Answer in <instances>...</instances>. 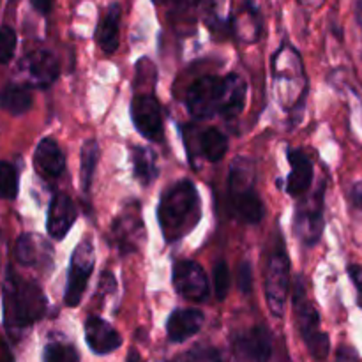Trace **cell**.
Wrapping results in <instances>:
<instances>
[{
    "label": "cell",
    "instance_id": "2e32d148",
    "mask_svg": "<svg viewBox=\"0 0 362 362\" xmlns=\"http://www.w3.org/2000/svg\"><path fill=\"white\" fill-rule=\"evenodd\" d=\"M34 165L39 173L45 177H59L66 168V158L60 151L59 144L53 138H45L39 141L34 154Z\"/></svg>",
    "mask_w": 362,
    "mask_h": 362
},
{
    "label": "cell",
    "instance_id": "9c48e42d",
    "mask_svg": "<svg viewBox=\"0 0 362 362\" xmlns=\"http://www.w3.org/2000/svg\"><path fill=\"white\" fill-rule=\"evenodd\" d=\"M131 117L138 133L147 140L161 141L165 127H163V113L158 99L152 94H140L133 99Z\"/></svg>",
    "mask_w": 362,
    "mask_h": 362
},
{
    "label": "cell",
    "instance_id": "7a4b0ae2",
    "mask_svg": "<svg viewBox=\"0 0 362 362\" xmlns=\"http://www.w3.org/2000/svg\"><path fill=\"white\" fill-rule=\"evenodd\" d=\"M158 219L166 243L186 235L200 219V197L191 180H179L163 193Z\"/></svg>",
    "mask_w": 362,
    "mask_h": 362
},
{
    "label": "cell",
    "instance_id": "484cf974",
    "mask_svg": "<svg viewBox=\"0 0 362 362\" xmlns=\"http://www.w3.org/2000/svg\"><path fill=\"white\" fill-rule=\"evenodd\" d=\"M45 362H78V352L71 345L52 343L45 350Z\"/></svg>",
    "mask_w": 362,
    "mask_h": 362
},
{
    "label": "cell",
    "instance_id": "1f68e13d",
    "mask_svg": "<svg viewBox=\"0 0 362 362\" xmlns=\"http://www.w3.org/2000/svg\"><path fill=\"white\" fill-rule=\"evenodd\" d=\"M350 202L357 211H362V180L354 184L352 189H350Z\"/></svg>",
    "mask_w": 362,
    "mask_h": 362
},
{
    "label": "cell",
    "instance_id": "8d00e7d4",
    "mask_svg": "<svg viewBox=\"0 0 362 362\" xmlns=\"http://www.w3.org/2000/svg\"><path fill=\"white\" fill-rule=\"evenodd\" d=\"M357 16H359V21L362 25V0H359V6H357Z\"/></svg>",
    "mask_w": 362,
    "mask_h": 362
},
{
    "label": "cell",
    "instance_id": "e575fe53",
    "mask_svg": "<svg viewBox=\"0 0 362 362\" xmlns=\"http://www.w3.org/2000/svg\"><path fill=\"white\" fill-rule=\"evenodd\" d=\"M163 2H172V4H175L179 9H186V7L197 6L198 0H163Z\"/></svg>",
    "mask_w": 362,
    "mask_h": 362
},
{
    "label": "cell",
    "instance_id": "5b68a950",
    "mask_svg": "<svg viewBox=\"0 0 362 362\" xmlns=\"http://www.w3.org/2000/svg\"><path fill=\"white\" fill-rule=\"evenodd\" d=\"M293 310H296L297 325L311 357L315 361H325L331 352V339L327 332L320 329V315L308 299L306 286L300 276H297L296 286H293Z\"/></svg>",
    "mask_w": 362,
    "mask_h": 362
},
{
    "label": "cell",
    "instance_id": "5bb4252c",
    "mask_svg": "<svg viewBox=\"0 0 362 362\" xmlns=\"http://www.w3.org/2000/svg\"><path fill=\"white\" fill-rule=\"evenodd\" d=\"M23 66L30 81L37 87H49L59 78V62L48 49L32 52L23 60Z\"/></svg>",
    "mask_w": 362,
    "mask_h": 362
},
{
    "label": "cell",
    "instance_id": "6da1fadb",
    "mask_svg": "<svg viewBox=\"0 0 362 362\" xmlns=\"http://www.w3.org/2000/svg\"><path fill=\"white\" fill-rule=\"evenodd\" d=\"M247 85L239 74L198 78L187 88L186 103L194 119L235 117L246 105Z\"/></svg>",
    "mask_w": 362,
    "mask_h": 362
},
{
    "label": "cell",
    "instance_id": "f546056e",
    "mask_svg": "<svg viewBox=\"0 0 362 362\" xmlns=\"http://www.w3.org/2000/svg\"><path fill=\"white\" fill-rule=\"evenodd\" d=\"M237 286L243 293H250L253 290V269L250 262H243L237 267Z\"/></svg>",
    "mask_w": 362,
    "mask_h": 362
},
{
    "label": "cell",
    "instance_id": "4fadbf2b",
    "mask_svg": "<svg viewBox=\"0 0 362 362\" xmlns=\"http://www.w3.org/2000/svg\"><path fill=\"white\" fill-rule=\"evenodd\" d=\"M288 161L292 172L286 179V191L290 197L300 198L310 191L313 184V163L303 151H293V148L288 151Z\"/></svg>",
    "mask_w": 362,
    "mask_h": 362
},
{
    "label": "cell",
    "instance_id": "9a60e30c",
    "mask_svg": "<svg viewBox=\"0 0 362 362\" xmlns=\"http://www.w3.org/2000/svg\"><path fill=\"white\" fill-rule=\"evenodd\" d=\"M204 320V313L198 310H175L166 322V334L172 343H182L200 331Z\"/></svg>",
    "mask_w": 362,
    "mask_h": 362
},
{
    "label": "cell",
    "instance_id": "ffe728a7",
    "mask_svg": "<svg viewBox=\"0 0 362 362\" xmlns=\"http://www.w3.org/2000/svg\"><path fill=\"white\" fill-rule=\"evenodd\" d=\"M99 159V144L94 138H88L85 140V144L81 145L80 151V179H81V187L85 191L90 189L92 179H94L95 166H98Z\"/></svg>",
    "mask_w": 362,
    "mask_h": 362
},
{
    "label": "cell",
    "instance_id": "4316f807",
    "mask_svg": "<svg viewBox=\"0 0 362 362\" xmlns=\"http://www.w3.org/2000/svg\"><path fill=\"white\" fill-rule=\"evenodd\" d=\"M173 362H221V356L212 346H197L184 352Z\"/></svg>",
    "mask_w": 362,
    "mask_h": 362
},
{
    "label": "cell",
    "instance_id": "44dd1931",
    "mask_svg": "<svg viewBox=\"0 0 362 362\" xmlns=\"http://www.w3.org/2000/svg\"><path fill=\"white\" fill-rule=\"evenodd\" d=\"M133 166L134 175L144 186L151 184L158 177V165H156L154 152L145 147L133 148Z\"/></svg>",
    "mask_w": 362,
    "mask_h": 362
},
{
    "label": "cell",
    "instance_id": "4dcf8cb0",
    "mask_svg": "<svg viewBox=\"0 0 362 362\" xmlns=\"http://www.w3.org/2000/svg\"><path fill=\"white\" fill-rule=\"evenodd\" d=\"M346 272H349L350 279H352L354 286H356L357 304H359V308L362 310V265L350 264L349 269H346Z\"/></svg>",
    "mask_w": 362,
    "mask_h": 362
},
{
    "label": "cell",
    "instance_id": "d4e9b609",
    "mask_svg": "<svg viewBox=\"0 0 362 362\" xmlns=\"http://www.w3.org/2000/svg\"><path fill=\"white\" fill-rule=\"evenodd\" d=\"M18 194V173L13 165L0 161V197L13 200Z\"/></svg>",
    "mask_w": 362,
    "mask_h": 362
},
{
    "label": "cell",
    "instance_id": "52a82bcc",
    "mask_svg": "<svg viewBox=\"0 0 362 362\" xmlns=\"http://www.w3.org/2000/svg\"><path fill=\"white\" fill-rule=\"evenodd\" d=\"M324 207H325V182L317 187L313 194L304 198L297 205L293 230L299 240L306 246H315L324 233Z\"/></svg>",
    "mask_w": 362,
    "mask_h": 362
},
{
    "label": "cell",
    "instance_id": "83f0119b",
    "mask_svg": "<svg viewBox=\"0 0 362 362\" xmlns=\"http://www.w3.org/2000/svg\"><path fill=\"white\" fill-rule=\"evenodd\" d=\"M16 49V32L11 27L0 28V64H7Z\"/></svg>",
    "mask_w": 362,
    "mask_h": 362
},
{
    "label": "cell",
    "instance_id": "ac0fdd59",
    "mask_svg": "<svg viewBox=\"0 0 362 362\" xmlns=\"http://www.w3.org/2000/svg\"><path fill=\"white\" fill-rule=\"evenodd\" d=\"M120 16H122V9L119 4H112L108 13L99 23L98 32H95V39H98L99 48L105 53L112 55L115 49L119 48V27H120Z\"/></svg>",
    "mask_w": 362,
    "mask_h": 362
},
{
    "label": "cell",
    "instance_id": "d590c367",
    "mask_svg": "<svg viewBox=\"0 0 362 362\" xmlns=\"http://www.w3.org/2000/svg\"><path fill=\"white\" fill-rule=\"evenodd\" d=\"M0 362H14L13 356H11V352L7 350V346L2 345V343H0Z\"/></svg>",
    "mask_w": 362,
    "mask_h": 362
},
{
    "label": "cell",
    "instance_id": "603a6c76",
    "mask_svg": "<svg viewBox=\"0 0 362 362\" xmlns=\"http://www.w3.org/2000/svg\"><path fill=\"white\" fill-rule=\"evenodd\" d=\"M41 247H45V244L37 239V237L30 235H21L16 240V247H14V255H16L18 262L23 265H37L42 262Z\"/></svg>",
    "mask_w": 362,
    "mask_h": 362
},
{
    "label": "cell",
    "instance_id": "ba28073f",
    "mask_svg": "<svg viewBox=\"0 0 362 362\" xmlns=\"http://www.w3.org/2000/svg\"><path fill=\"white\" fill-rule=\"evenodd\" d=\"M95 265V253L90 240H83L74 247L69 262V274H67V286L64 293V300L67 306L74 308L80 304L83 297L87 283L90 279Z\"/></svg>",
    "mask_w": 362,
    "mask_h": 362
},
{
    "label": "cell",
    "instance_id": "30bf717a",
    "mask_svg": "<svg viewBox=\"0 0 362 362\" xmlns=\"http://www.w3.org/2000/svg\"><path fill=\"white\" fill-rule=\"evenodd\" d=\"M173 286L187 300L204 303L209 297V279L204 269L191 260L177 262L173 267Z\"/></svg>",
    "mask_w": 362,
    "mask_h": 362
},
{
    "label": "cell",
    "instance_id": "74e56055",
    "mask_svg": "<svg viewBox=\"0 0 362 362\" xmlns=\"http://www.w3.org/2000/svg\"><path fill=\"white\" fill-rule=\"evenodd\" d=\"M11 2H18V0H11Z\"/></svg>",
    "mask_w": 362,
    "mask_h": 362
},
{
    "label": "cell",
    "instance_id": "8992f818",
    "mask_svg": "<svg viewBox=\"0 0 362 362\" xmlns=\"http://www.w3.org/2000/svg\"><path fill=\"white\" fill-rule=\"evenodd\" d=\"M278 239L272 253H269L265 267V297L271 313L274 317H283L290 288V262L281 235Z\"/></svg>",
    "mask_w": 362,
    "mask_h": 362
},
{
    "label": "cell",
    "instance_id": "e0dca14e",
    "mask_svg": "<svg viewBox=\"0 0 362 362\" xmlns=\"http://www.w3.org/2000/svg\"><path fill=\"white\" fill-rule=\"evenodd\" d=\"M239 349L253 362H269L272 357V338L265 327H253L239 338Z\"/></svg>",
    "mask_w": 362,
    "mask_h": 362
},
{
    "label": "cell",
    "instance_id": "836d02e7",
    "mask_svg": "<svg viewBox=\"0 0 362 362\" xmlns=\"http://www.w3.org/2000/svg\"><path fill=\"white\" fill-rule=\"evenodd\" d=\"M34 9L41 14H48L53 7V0H30Z\"/></svg>",
    "mask_w": 362,
    "mask_h": 362
},
{
    "label": "cell",
    "instance_id": "277c9868",
    "mask_svg": "<svg viewBox=\"0 0 362 362\" xmlns=\"http://www.w3.org/2000/svg\"><path fill=\"white\" fill-rule=\"evenodd\" d=\"M255 170L246 158H239L232 163L230 170V204L235 216L250 225H257L264 218L265 207L253 187Z\"/></svg>",
    "mask_w": 362,
    "mask_h": 362
},
{
    "label": "cell",
    "instance_id": "cb8c5ba5",
    "mask_svg": "<svg viewBox=\"0 0 362 362\" xmlns=\"http://www.w3.org/2000/svg\"><path fill=\"white\" fill-rule=\"evenodd\" d=\"M141 230V221L134 216H120L113 225V239L120 244V250H134V239L131 232L138 233Z\"/></svg>",
    "mask_w": 362,
    "mask_h": 362
},
{
    "label": "cell",
    "instance_id": "f1b7e54d",
    "mask_svg": "<svg viewBox=\"0 0 362 362\" xmlns=\"http://www.w3.org/2000/svg\"><path fill=\"white\" fill-rule=\"evenodd\" d=\"M214 290H216V297L219 300L225 299L228 296V290H230V271H228V265L225 262H219L216 264L214 267Z\"/></svg>",
    "mask_w": 362,
    "mask_h": 362
},
{
    "label": "cell",
    "instance_id": "8fae6325",
    "mask_svg": "<svg viewBox=\"0 0 362 362\" xmlns=\"http://www.w3.org/2000/svg\"><path fill=\"white\" fill-rule=\"evenodd\" d=\"M76 216L78 211L74 202L64 193L55 194L48 209V221H46L48 235L53 240H62L67 235V232L73 228Z\"/></svg>",
    "mask_w": 362,
    "mask_h": 362
},
{
    "label": "cell",
    "instance_id": "7c38bea8",
    "mask_svg": "<svg viewBox=\"0 0 362 362\" xmlns=\"http://www.w3.org/2000/svg\"><path fill=\"white\" fill-rule=\"evenodd\" d=\"M85 341L94 354H112L122 345V338L108 322L99 317H88L85 322Z\"/></svg>",
    "mask_w": 362,
    "mask_h": 362
},
{
    "label": "cell",
    "instance_id": "3957f363",
    "mask_svg": "<svg viewBox=\"0 0 362 362\" xmlns=\"http://www.w3.org/2000/svg\"><path fill=\"white\" fill-rule=\"evenodd\" d=\"M4 308H6L7 327H30L34 322H37L45 315V293L37 283L21 279L13 272H9L6 286H4Z\"/></svg>",
    "mask_w": 362,
    "mask_h": 362
},
{
    "label": "cell",
    "instance_id": "7402d4cb",
    "mask_svg": "<svg viewBox=\"0 0 362 362\" xmlns=\"http://www.w3.org/2000/svg\"><path fill=\"white\" fill-rule=\"evenodd\" d=\"M200 151L207 161L218 163L228 151V140L221 131L207 129L200 138Z\"/></svg>",
    "mask_w": 362,
    "mask_h": 362
},
{
    "label": "cell",
    "instance_id": "d6a6232c",
    "mask_svg": "<svg viewBox=\"0 0 362 362\" xmlns=\"http://www.w3.org/2000/svg\"><path fill=\"white\" fill-rule=\"evenodd\" d=\"M357 361V354L354 352L352 349L349 346H341L338 352V361L336 362H356Z\"/></svg>",
    "mask_w": 362,
    "mask_h": 362
},
{
    "label": "cell",
    "instance_id": "d6986e66",
    "mask_svg": "<svg viewBox=\"0 0 362 362\" xmlns=\"http://www.w3.org/2000/svg\"><path fill=\"white\" fill-rule=\"evenodd\" d=\"M32 106V94L23 85H9L0 95V108L11 115H21Z\"/></svg>",
    "mask_w": 362,
    "mask_h": 362
}]
</instances>
